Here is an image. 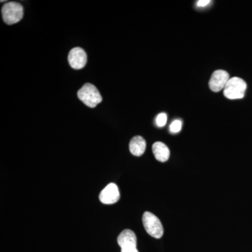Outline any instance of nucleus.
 Returning a JSON list of instances; mask_svg holds the SVG:
<instances>
[{"instance_id": "10", "label": "nucleus", "mask_w": 252, "mask_h": 252, "mask_svg": "<svg viewBox=\"0 0 252 252\" xmlns=\"http://www.w3.org/2000/svg\"><path fill=\"white\" fill-rule=\"evenodd\" d=\"M152 150L154 157L160 162H166L170 158V152L168 147L162 142H157L153 144Z\"/></svg>"}, {"instance_id": "5", "label": "nucleus", "mask_w": 252, "mask_h": 252, "mask_svg": "<svg viewBox=\"0 0 252 252\" xmlns=\"http://www.w3.org/2000/svg\"><path fill=\"white\" fill-rule=\"evenodd\" d=\"M229 79V74L226 71L222 69L215 71L209 82L210 89L214 92H220L224 89Z\"/></svg>"}, {"instance_id": "8", "label": "nucleus", "mask_w": 252, "mask_h": 252, "mask_svg": "<svg viewBox=\"0 0 252 252\" xmlns=\"http://www.w3.org/2000/svg\"><path fill=\"white\" fill-rule=\"evenodd\" d=\"M117 243L122 249L137 248V237L132 230H124L118 237Z\"/></svg>"}, {"instance_id": "12", "label": "nucleus", "mask_w": 252, "mask_h": 252, "mask_svg": "<svg viewBox=\"0 0 252 252\" xmlns=\"http://www.w3.org/2000/svg\"><path fill=\"white\" fill-rule=\"evenodd\" d=\"M167 114L165 113H160L156 119V124L158 127H163L167 123Z\"/></svg>"}, {"instance_id": "6", "label": "nucleus", "mask_w": 252, "mask_h": 252, "mask_svg": "<svg viewBox=\"0 0 252 252\" xmlns=\"http://www.w3.org/2000/svg\"><path fill=\"white\" fill-rule=\"evenodd\" d=\"M68 61L73 69H82L85 67L87 63V55L86 51L80 47L74 48L69 51Z\"/></svg>"}, {"instance_id": "1", "label": "nucleus", "mask_w": 252, "mask_h": 252, "mask_svg": "<svg viewBox=\"0 0 252 252\" xmlns=\"http://www.w3.org/2000/svg\"><path fill=\"white\" fill-rule=\"evenodd\" d=\"M77 96L86 106L94 108L102 101V97L97 88L93 84H86L78 91Z\"/></svg>"}, {"instance_id": "4", "label": "nucleus", "mask_w": 252, "mask_h": 252, "mask_svg": "<svg viewBox=\"0 0 252 252\" xmlns=\"http://www.w3.org/2000/svg\"><path fill=\"white\" fill-rule=\"evenodd\" d=\"M142 222L146 231L149 235L157 239L161 238L163 235V227L157 216L149 212H144Z\"/></svg>"}, {"instance_id": "2", "label": "nucleus", "mask_w": 252, "mask_h": 252, "mask_svg": "<svg viewBox=\"0 0 252 252\" xmlns=\"http://www.w3.org/2000/svg\"><path fill=\"white\" fill-rule=\"evenodd\" d=\"M247 84L241 78L233 77L229 79L223 89V94L230 99H242L245 97Z\"/></svg>"}, {"instance_id": "14", "label": "nucleus", "mask_w": 252, "mask_h": 252, "mask_svg": "<svg viewBox=\"0 0 252 252\" xmlns=\"http://www.w3.org/2000/svg\"><path fill=\"white\" fill-rule=\"evenodd\" d=\"M122 252H139L137 248L122 249Z\"/></svg>"}, {"instance_id": "9", "label": "nucleus", "mask_w": 252, "mask_h": 252, "mask_svg": "<svg viewBox=\"0 0 252 252\" xmlns=\"http://www.w3.org/2000/svg\"><path fill=\"white\" fill-rule=\"evenodd\" d=\"M146 141L141 136H135L130 140L129 144L130 153L135 157H140L146 149Z\"/></svg>"}, {"instance_id": "7", "label": "nucleus", "mask_w": 252, "mask_h": 252, "mask_svg": "<svg viewBox=\"0 0 252 252\" xmlns=\"http://www.w3.org/2000/svg\"><path fill=\"white\" fill-rule=\"evenodd\" d=\"M99 198L101 203L105 205L117 203L120 199V193L117 186L114 183L109 184L101 191Z\"/></svg>"}, {"instance_id": "13", "label": "nucleus", "mask_w": 252, "mask_h": 252, "mask_svg": "<svg viewBox=\"0 0 252 252\" xmlns=\"http://www.w3.org/2000/svg\"><path fill=\"white\" fill-rule=\"evenodd\" d=\"M210 3V0H200V1H197V6H200V7H204L206 6Z\"/></svg>"}, {"instance_id": "3", "label": "nucleus", "mask_w": 252, "mask_h": 252, "mask_svg": "<svg viewBox=\"0 0 252 252\" xmlns=\"http://www.w3.org/2000/svg\"><path fill=\"white\" fill-rule=\"evenodd\" d=\"M23 7L20 3L9 1L3 5L1 9L3 20L8 25L17 23L23 17Z\"/></svg>"}, {"instance_id": "11", "label": "nucleus", "mask_w": 252, "mask_h": 252, "mask_svg": "<svg viewBox=\"0 0 252 252\" xmlns=\"http://www.w3.org/2000/svg\"><path fill=\"white\" fill-rule=\"evenodd\" d=\"M182 122L180 120H175L170 124V130L172 133H177L182 130Z\"/></svg>"}]
</instances>
